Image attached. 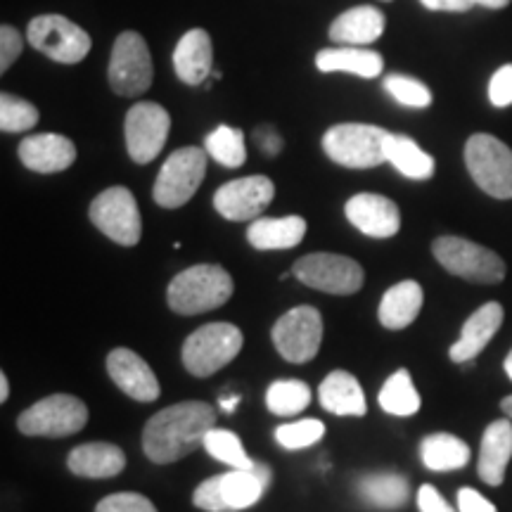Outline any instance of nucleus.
<instances>
[{"label": "nucleus", "mask_w": 512, "mask_h": 512, "mask_svg": "<svg viewBox=\"0 0 512 512\" xmlns=\"http://www.w3.org/2000/svg\"><path fill=\"white\" fill-rule=\"evenodd\" d=\"M17 155L29 171L60 174L76 162V145L60 133H36L19 143Z\"/></svg>", "instance_id": "obj_19"}, {"label": "nucleus", "mask_w": 512, "mask_h": 512, "mask_svg": "<svg viewBox=\"0 0 512 512\" xmlns=\"http://www.w3.org/2000/svg\"><path fill=\"white\" fill-rule=\"evenodd\" d=\"M152 76H155V67H152L150 48H147L145 38L136 31L119 34L112 46L110 69H107L112 91L121 98L143 95L150 91Z\"/></svg>", "instance_id": "obj_10"}, {"label": "nucleus", "mask_w": 512, "mask_h": 512, "mask_svg": "<svg viewBox=\"0 0 512 512\" xmlns=\"http://www.w3.org/2000/svg\"><path fill=\"white\" fill-rule=\"evenodd\" d=\"M377 401H380V408L384 413L396 415V418H411V415L418 413L422 406L418 389H415L413 384V377L406 368L396 370V373L382 384Z\"/></svg>", "instance_id": "obj_31"}, {"label": "nucleus", "mask_w": 512, "mask_h": 512, "mask_svg": "<svg viewBox=\"0 0 512 512\" xmlns=\"http://www.w3.org/2000/svg\"><path fill=\"white\" fill-rule=\"evenodd\" d=\"M306 221L302 216H285V219H254L247 230L249 245L259 252L271 249H292L304 240Z\"/></svg>", "instance_id": "obj_27"}, {"label": "nucleus", "mask_w": 512, "mask_h": 512, "mask_svg": "<svg viewBox=\"0 0 512 512\" xmlns=\"http://www.w3.org/2000/svg\"><path fill=\"white\" fill-rule=\"evenodd\" d=\"M171 117L157 102H138L126 114V150L136 164H150L166 145Z\"/></svg>", "instance_id": "obj_15"}, {"label": "nucleus", "mask_w": 512, "mask_h": 512, "mask_svg": "<svg viewBox=\"0 0 512 512\" xmlns=\"http://www.w3.org/2000/svg\"><path fill=\"white\" fill-rule=\"evenodd\" d=\"M489 100L494 107L512 105V64H505V67H501L494 76H491Z\"/></svg>", "instance_id": "obj_41"}, {"label": "nucleus", "mask_w": 512, "mask_h": 512, "mask_svg": "<svg viewBox=\"0 0 512 512\" xmlns=\"http://www.w3.org/2000/svg\"><path fill=\"white\" fill-rule=\"evenodd\" d=\"M216 427V411L204 401H183L147 420L143 430L145 456L157 465H171L204 446Z\"/></svg>", "instance_id": "obj_1"}, {"label": "nucleus", "mask_w": 512, "mask_h": 512, "mask_svg": "<svg viewBox=\"0 0 512 512\" xmlns=\"http://www.w3.org/2000/svg\"><path fill=\"white\" fill-rule=\"evenodd\" d=\"M107 373H110L112 382L117 384L121 392L131 396L133 401L150 403L159 396L157 375L152 373L145 358L138 356L136 351L126 347L112 349L110 356H107Z\"/></svg>", "instance_id": "obj_18"}, {"label": "nucleus", "mask_w": 512, "mask_h": 512, "mask_svg": "<svg viewBox=\"0 0 512 512\" xmlns=\"http://www.w3.org/2000/svg\"><path fill=\"white\" fill-rule=\"evenodd\" d=\"M458 512H498V510L496 505L486 501L479 491L465 486V489L458 491Z\"/></svg>", "instance_id": "obj_42"}, {"label": "nucleus", "mask_w": 512, "mask_h": 512, "mask_svg": "<svg viewBox=\"0 0 512 512\" xmlns=\"http://www.w3.org/2000/svg\"><path fill=\"white\" fill-rule=\"evenodd\" d=\"M318 401L323 406V411L339 415V418H361L368 411L361 382L351 373H347V370H332L320 382Z\"/></svg>", "instance_id": "obj_21"}, {"label": "nucleus", "mask_w": 512, "mask_h": 512, "mask_svg": "<svg viewBox=\"0 0 512 512\" xmlns=\"http://www.w3.org/2000/svg\"><path fill=\"white\" fill-rule=\"evenodd\" d=\"M422 302H425L422 287L415 280H403L384 292L377 318L387 330H403L418 318Z\"/></svg>", "instance_id": "obj_26"}, {"label": "nucleus", "mask_w": 512, "mask_h": 512, "mask_svg": "<svg viewBox=\"0 0 512 512\" xmlns=\"http://www.w3.org/2000/svg\"><path fill=\"white\" fill-rule=\"evenodd\" d=\"M387 162L392 164L399 174L413 178V181H427V178L434 176V157L427 155V152L408 136H396V133L389 136Z\"/></svg>", "instance_id": "obj_30"}, {"label": "nucleus", "mask_w": 512, "mask_h": 512, "mask_svg": "<svg viewBox=\"0 0 512 512\" xmlns=\"http://www.w3.org/2000/svg\"><path fill=\"white\" fill-rule=\"evenodd\" d=\"M512 458V422L510 420H494L486 427L482 437V448H479L477 472L482 482L489 486H501L505 479V470Z\"/></svg>", "instance_id": "obj_22"}, {"label": "nucleus", "mask_w": 512, "mask_h": 512, "mask_svg": "<svg viewBox=\"0 0 512 512\" xmlns=\"http://www.w3.org/2000/svg\"><path fill=\"white\" fill-rule=\"evenodd\" d=\"M233 297V278L223 266L200 264L176 275L166 290L171 311L181 316H197L219 309Z\"/></svg>", "instance_id": "obj_2"}, {"label": "nucleus", "mask_w": 512, "mask_h": 512, "mask_svg": "<svg viewBox=\"0 0 512 512\" xmlns=\"http://www.w3.org/2000/svg\"><path fill=\"white\" fill-rule=\"evenodd\" d=\"M501 411L508 415V418H512V394L505 396V399L501 401Z\"/></svg>", "instance_id": "obj_49"}, {"label": "nucleus", "mask_w": 512, "mask_h": 512, "mask_svg": "<svg viewBox=\"0 0 512 512\" xmlns=\"http://www.w3.org/2000/svg\"><path fill=\"white\" fill-rule=\"evenodd\" d=\"M503 368H505V375H508L510 380H512V349H510V354L505 356V363H503Z\"/></svg>", "instance_id": "obj_50"}, {"label": "nucleus", "mask_w": 512, "mask_h": 512, "mask_svg": "<svg viewBox=\"0 0 512 512\" xmlns=\"http://www.w3.org/2000/svg\"><path fill=\"white\" fill-rule=\"evenodd\" d=\"M292 275L297 280H302L304 285L313 287V290L339 294V297H347V294H356L363 287L366 273L358 261L349 259L342 254H306L297 261L292 268Z\"/></svg>", "instance_id": "obj_13"}, {"label": "nucleus", "mask_w": 512, "mask_h": 512, "mask_svg": "<svg viewBox=\"0 0 512 512\" xmlns=\"http://www.w3.org/2000/svg\"><path fill=\"white\" fill-rule=\"evenodd\" d=\"M38 124V110L29 100L17 98L12 93L0 95V131L24 133Z\"/></svg>", "instance_id": "obj_36"}, {"label": "nucleus", "mask_w": 512, "mask_h": 512, "mask_svg": "<svg viewBox=\"0 0 512 512\" xmlns=\"http://www.w3.org/2000/svg\"><path fill=\"white\" fill-rule=\"evenodd\" d=\"M24 41L27 38L19 34L15 27H10V24L0 27V72L5 74L17 62V57L24 50Z\"/></svg>", "instance_id": "obj_40"}, {"label": "nucleus", "mask_w": 512, "mask_h": 512, "mask_svg": "<svg viewBox=\"0 0 512 512\" xmlns=\"http://www.w3.org/2000/svg\"><path fill=\"white\" fill-rule=\"evenodd\" d=\"M472 5H482V8H489V10H503L508 8L510 0H472Z\"/></svg>", "instance_id": "obj_46"}, {"label": "nucleus", "mask_w": 512, "mask_h": 512, "mask_svg": "<svg viewBox=\"0 0 512 512\" xmlns=\"http://www.w3.org/2000/svg\"><path fill=\"white\" fill-rule=\"evenodd\" d=\"M88 216H91L93 226L100 233H105L107 238L121 247L138 245L140 235H143L138 202L133 197V192L124 188V185H114V188L102 190L91 202Z\"/></svg>", "instance_id": "obj_12"}, {"label": "nucleus", "mask_w": 512, "mask_h": 512, "mask_svg": "<svg viewBox=\"0 0 512 512\" xmlns=\"http://www.w3.org/2000/svg\"><path fill=\"white\" fill-rule=\"evenodd\" d=\"M384 34V15L373 5H358L342 12L330 24V38L344 46H370Z\"/></svg>", "instance_id": "obj_25"}, {"label": "nucleus", "mask_w": 512, "mask_h": 512, "mask_svg": "<svg viewBox=\"0 0 512 512\" xmlns=\"http://www.w3.org/2000/svg\"><path fill=\"white\" fill-rule=\"evenodd\" d=\"M347 219L356 230L368 238H394L401 228V211L396 202L375 192H361L347 202Z\"/></svg>", "instance_id": "obj_17"}, {"label": "nucleus", "mask_w": 512, "mask_h": 512, "mask_svg": "<svg viewBox=\"0 0 512 512\" xmlns=\"http://www.w3.org/2000/svg\"><path fill=\"white\" fill-rule=\"evenodd\" d=\"M278 354L290 363H309L323 342V318L313 306H294L275 320L271 330Z\"/></svg>", "instance_id": "obj_14"}, {"label": "nucleus", "mask_w": 512, "mask_h": 512, "mask_svg": "<svg viewBox=\"0 0 512 512\" xmlns=\"http://www.w3.org/2000/svg\"><path fill=\"white\" fill-rule=\"evenodd\" d=\"M418 508L420 512H456L446 503V498L434 489L432 484H422L418 491Z\"/></svg>", "instance_id": "obj_43"}, {"label": "nucleus", "mask_w": 512, "mask_h": 512, "mask_svg": "<svg viewBox=\"0 0 512 512\" xmlns=\"http://www.w3.org/2000/svg\"><path fill=\"white\" fill-rule=\"evenodd\" d=\"M95 512H157V508L147 496L124 491V494H112L102 498Z\"/></svg>", "instance_id": "obj_39"}, {"label": "nucleus", "mask_w": 512, "mask_h": 512, "mask_svg": "<svg viewBox=\"0 0 512 512\" xmlns=\"http://www.w3.org/2000/svg\"><path fill=\"white\" fill-rule=\"evenodd\" d=\"M242 332L233 323H207L183 344V366L195 377H211L242 351Z\"/></svg>", "instance_id": "obj_4"}, {"label": "nucleus", "mask_w": 512, "mask_h": 512, "mask_svg": "<svg viewBox=\"0 0 512 512\" xmlns=\"http://www.w3.org/2000/svg\"><path fill=\"white\" fill-rule=\"evenodd\" d=\"M204 150L211 159H216L226 169H238L245 164L247 150H245V133L233 126H219L209 133L204 140Z\"/></svg>", "instance_id": "obj_33"}, {"label": "nucleus", "mask_w": 512, "mask_h": 512, "mask_svg": "<svg viewBox=\"0 0 512 512\" xmlns=\"http://www.w3.org/2000/svg\"><path fill=\"white\" fill-rule=\"evenodd\" d=\"M503 306L498 302H489L472 313L465 320L463 330H460V339L453 344L448 356L453 363H472L482 351L489 347V342L501 330L503 325Z\"/></svg>", "instance_id": "obj_20"}, {"label": "nucleus", "mask_w": 512, "mask_h": 512, "mask_svg": "<svg viewBox=\"0 0 512 512\" xmlns=\"http://www.w3.org/2000/svg\"><path fill=\"white\" fill-rule=\"evenodd\" d=\"M27 41L38 53L60 64H79L91 53V36L62 15H38L29 22Z\"/></svg>", "instance_id": "obj_11"}, {"label": "nucleus", "mask_w": 512, "mask_h": 512, "mask_svg": "<svg viewBox=\"0 0 512 512\" xmlns=\"http://www.w3.org/2000/svg\"><path fill=\"white\" fill-rule=\"evenodd\" d=\"M221 403V408L226 413H233L235 408H238V403H240V394H233V396H223V399L219 401Z\"/></svg>", "instance_id": "obj_47"}, {"label": "nucleus", "mask_w": 512, "mask_h": 512, "mask_svg": "<svg viewBox=\"0 0 512 512\" xmlns=\"http://www.w3.org/2000/svg\"><path fill=\"white\" fill-rule=\"evenodd\" d=\"M318 72L332 74V72H349L361 76V79H375L382 74L384 60L375 50H363L356 46L349 48H328L320 50L316 55Z\"/></svg>", "instance_id": "obj_28"}, {"label": "nucleus", "mask_w": 512, "mask_h": 512, "mask_svg": "<svg viewBox=\"0 0 512 512\" xmlns=\"http://www.w3.org/2000/svg\"><path fill=\"white\" fill-rule=\"evenodd\" d=\"M325 437V422L316 418H306L297 422H287L275 430V441L287 451H299V448H309L318 444Z\"/></svg>", "instance_id": "obj_37"}, {"label": "nucleus", "mask_w": 512, "mask_h": 512, "mask_svg": "<svg viewBox=\"0 0 512 512\" xmlns=\"http://www.w3.org/2000/svg\"><path fill=\"white\" fill-rule=\"evenodd\" d=\"M204 448H207L211 458L221 460V463L230 465L233 470H252L256 463V460L247 456L242 439L230 430H219V427H214V430L207 434V439H204Z\"/></svg>", "instance_id": "obj_35"}, {"label": "nucleus", "mask_w": 512, "mask_h": 512, "mask_svg": "<svg viewBox=\"0 0 512 512\" xmlns=\"http://www.w3.org/2000/svg\"><path fill=\"white\" fill-rule=\"evenodd\" d=\"M420 458L427 470L432 472L460 470V467L470 463V446L463 439L453 437V434H430V437L422 439Z\"/></svg>", "instance_id": "obj_29"}, {"label": "nucleus", "mask_w": 512, "mask_h": 512, "mask_svg": "<svg viewBox=\"0 0 512 512\" xmlns=\"http://www.w3.org/2000/svg\"><path fill=\"white\" fill-rule=\"evenodd\" d=\"M384 91L392 95L396 102L406 107H415V110H425V107L432 105V91L422 81L413 79V76L389 74L384 79Z\"/></svg>", "instance_id": "obj_38"}, {"label": "nucleus", "mask_w": 512, "mask_h": 512, "mask_svg": "<svg viewBox=\"0 0 512 512\" xmlns=\"http://www.w3.org/2000/svg\"><path fill=\"white\" fill-rule=\"evenodd\" d=\"M266 489L268 486L254 467L252 470H233L230 467L226 475L204 479L195 489L192 503L204 512H238L259 503Z\"/></svg>", "instance_id": "obj_9"}, {"label": "nucleus", "mask_w": 512, "mask_h": 512, "mask_svg": "<svg viewBox=\"0 0 512 512\" xmlns=\"http://www.w3.org/2000/svg\"><path fill=\"white\" fill-rule=\"evenodd\" d=\"M434 259L451 275L467 280V283L496 285L505 278V261L494 249L477 245L456 235H444L432 245Z\"/></svg>", "instance_id": "obj_5"}, {"label": "nucleus", "mask_w": 512, "mask_h": 512, "mask_svg": "<svg viewBox=\"0 0 512 512\" xmlns=\"http://www.w3.org/2000/svg\"><path fill=\"white\" fill-rule=\"evenodd\" d=\"M275 185L268 176H247L221 185L214 195V207L228 221H254L273 202Z\"/></svg>", "instance_id": "obj_16"}, {"label": "nucleus", "mask_w": 512, "mask_h": 512, "mask_svg": "<svg viewBox=\"0 0 512 512\" xmlns=\"http://www.w3.org/2000/svg\"><path fill=\"white\" fill-rule=\"evenodd\" d=\"M10 399V380H8V375H0V401H8Z\"/></svg>", "instance_id": "obj_48"}, {"label": "nucleus", "mask_w": 512, "mask_h": 512, "mask_svg": "<svg viewBox=\"0 0 512 512\" xmlns=\"http://www.w3.org/2000/svg\"><path fill=\"white\" fill-rule=\"evenodd\" d=\"M392 133L370 124H337L323 136V150L332 162L347 169H373L387 162Z\"/></svg>", "instance_id": "obj_3"}, {"label": "nucleus", "mask_w": 512, "mask_h": 512, "mask_svg": "<svg viewBox=\"0 0 512 512\" xmlns=\"http://www.w3.org/2000/svg\"><path fill=\"white\" fill-rule=\"evenodd\" d=\"M420 3L434 12H467L472 8V0H420Z\"/></svg>", "instance_id": "obj_45"}, {"label": "nucleus", "mask_w": 512, "mask_h": 512, "mask_svg": "<svg viewBox=\"0 0 512 512\" xmlns=\"http://www.w3.org/2000/svg\"><path fill=\"white\" fill-rule=\"evenodd\" d=\"M67 467L76 477L110 479L124 472L126 456L119 446L107 444V441H93V444L76 446L67 456Z\"/></svg>", "instance_id": "obj_23"}, {"label": "nucleus", "mask_w": 512, "mask_h": 512, "mask_svg": "<svg viewBox=\"0 0 512 512\" xmlns=\"http://www.w3.org/2000/svg\"><path fill=\"white\" fill-rule=\"evenodd\" d=\"M254 140L259 143L261 150H264V155H268V157L280 155V150H283V138H280L278 131H275V128H271V126L256 128Z\"/></svg>", "instance_id": "obj_44"}, {"label": "nucleus", "mask_w": 512, "mask_h": 512, "mask_svg": "<svg viewBox=\"0 0 512 512\" xmlns=\"http://www.w3.org/2000/svg\"><path fill=\"white\" fill-rule=\"evenodd\" d=\"M472 181L496 200H512V150L491 133H475L465 145Z\"/></svg>", "instance_id": "obj_6"}, {"label": "nucleus", "mask_w": 512, "mask_h": 512, "mask_svg": "<svg viewBox=\"0 0 512 512\" xmlns=\"http://www.w3.org/2000/svg\"><path fill=\"white\" fill-rule=\"evenodd\" d=\"M358 491L375 508L396 510L408 501V479L396 472H380V475L363 477Z\"/></svg>", "instance_id": "obj_32"}, {"label": "nucleus", "mask_w": 512, "mask_h": 512, "mask_svg": "<svg viewBox=\"0 0 512 512\" xmlns=\"http://www.w3.org/2000/svg\"><path fill=\"white\" fill-rule=\"evenodd\" d=\"M88 422V408L79 396L53 394L36 401L17 418V430L27 437H72Z\"/></svg>", "instance_id": "obj_7"}, {"label": "nucleus", "mask_w": 512, "mask_h": 512, "mask_svg": "<svg viewBox=\"0 0 512 512\" xmlns=\"http://www.w3.org/2000/svg\"><path fill=\"white\" fill-rule=\"evenodd\" d=\"M211 60H214V48H211V38L204 29L188 31L174 50L176 74L188 86H200L209 81Z\"/></svg>", "instance_id": "obj_24"}, {"label": "nucleus", "mask_w": 512, "mask_h": 512, "mask_svg": "<svg viewBox=\"0 0 512 512\" xmlns=\"http://www.w3.org/2000/svg\"><path fill=\"white\" fill-rule=\"evenodd\" d=\"M207 174V150L200 147H181L171 152L159 169L152 197L159 207L178 209L192 200Z\"/></svg>", "instance_id": "obj_8"}, {"label": "nucleus", "mask_w": 512, "mask_h": 512, "mask_svg": "<svg viewBox=\"0 0 512 512\" xmlns=\"http://www.w3.org/2000/svg\"><path fill=\"white\" fill-rule=\"evenodd\" d=\"M311 403V389L302 380H278L268 387L266 406L273 415L280 418H292L302 413Z\"/></svg>", "instance_id": "obj_34"}]
</instances>
